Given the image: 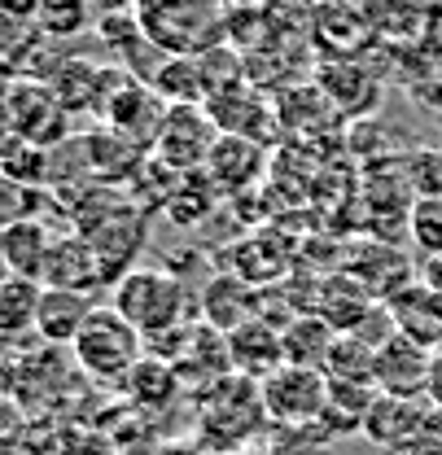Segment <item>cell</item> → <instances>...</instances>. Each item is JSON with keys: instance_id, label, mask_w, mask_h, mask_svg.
I'll use <instances>...</instances> for the list:
<instances>
[{"instance_id": "1", "label": "cell", "mask_w": 442, "mask_h": 455, "mask_svg": "<svg viewBox=\"0 0 442 455\" xmlns=\"http://www.w3.org/2000/svg\"><path fill=\"white\" fill-rule=\"evenodd\" d=\"M110 307L141 333V338H166L184 324H193V293L180 272L171 267H132L114 284Z\"/></svg>"}, {"instance_id": "2", "label": "cell", "mask_w": 442, "mask_h": 455, "mask_svg": "<svg viewBox=\"0 0 442 455\" xmlns=\"http://www.w3.org/2000/svg\"><path fill=\"white\" fill-rule=\"evenodd\" d=\"M263 425H268L263 390L250 377L232 372L197 395V443L211 455L250 451V438H259Z\"/></svg>"}, {"instance_id": "3", "label": "cell", "mask_w": 442, "mask_h": 455, "mask_svg": "<svg viewBox=\"0 0 442 455\" xmlns=\"http://www.w3.org/2000/svg\"><path fill=\"white\" fill-rule=\"evenodd\" d=\"M136 22L163 57H202L223 44V0H141Z\"/></svg>"}, {"instance_id": "4", "label": "cell", "mask_w": 442, "mask_h": 455, "mask_svg": "<svg viewBox=\"0 0 442 455\" xmlns=\"http://www.w3.org/2000/svg\"><path fill=\"white\" fill-rule=\"evenodd\" d=\"M70 359H75V368H79L88 381L118 386V390H123V381L132 377V368L145 359V338L106 302V307H97V311L88 315V324L79 329V338L70 346Z\"/></svg>"}, {"instance_id": "5", "label": "cell", "mask_w": 442, "mask_h": 455, "mask_svg": "<svg viewBox=\"0 0 442 455\" xmlns=\"http://www.w3.org/2000/svg\"><path fill=\"white\" fill-rule=\"evenodd\" d=\"M0 114L9 123V136H22V140L44 145V149H53L70 132V114L57 101L53 84L31 79V75H13L0 88Z\"/></svg>"}, {"instance_id": "6", "label": "cell", "mask_w": 442, "mask_h": 455, "mask_svg": "<svg viewBox=\"0 0 442 455\" xmlns=\"http://www.w3.org/2000/svg\"><path fill=\"white\" fill-rule=\"evenodd\" d=\"M263 407L277 429H316L329 407V377L320 368H293L285 363L263 386Z\"/></svg>"}, {"instance_id": "7", "label": "cell", "mask_w": 442, "mask_h": 455, "mask_svg": "<svg viewBox=\"0 0 442 455\" xmlns=\"http://www.w3.org/2000/svg\"><path fill=\"white\" fill-rule=\"evenodd\" d=\"M215 140H220V127L206 106H171L149 154L175 175H193V171H206Z\"/></svg>"}, {"instance_id": "8", "label": "cell", "mask_w": 442, "mask_h": 455, "mask_svg": "<svg viewBox=\"0 0 442 455\" xmlns=\"http://www.w3.org/2000/svg\"><path fill=\"white\" fill-rule=\"evenodd\" d=\"M79 236L92 245L106 284H118L132 267H141L136 259H141V250H145V215H141V211L127 202V193H123L110 211L88 228V232H79Z\"/></svg>"}, {"instance_id": "9", "label": "cell", "mask_w": 442, "mask_h": 455, "mask_svg": "<svg viewBox=\"0 0 442 455\" xmlns=\"http://www.w3.org/2000/svg\"><path fill=\"white\" fill-rule=\"evenodd\" d=\"M166 110H171V106H166L145 79L127 75V79L110 92V101H106L101 118H106V127H110V132L127 136L132 145L154 149V140H158V132H163V123H166Z\"/></svg>"}, {"instance_id": "10", "label": "cell", "mask_w": 442, "mask_h": 455, "mask_svg": "<svg viewBox=\"0 0 442 455\" xmlns=\"http://www.w3.org/2000/svg\"><path fill=\"white\" fill-rule=\"evenodd\" d=\"M346 276L359 284L368 298H377V302H390L407 284L421 281L412 254L398 250V245H390V241H364V245H355L346 254Z\"/></svg>"}, {"instance_id": "11", "label": "cell", "mask_w": 442, "mask_h": 455, "mask_svg": "<svg viewBox=\"0 0 442 455\" xmlns=\"http://www.w3.org/2000/svg\"><path fill=\"white\" fill-rule=\"evenodd\" d=\"M373 386L390 398H430L434 386V350L407 341L394 333L390 341L377 346V363H373Z\"/></svg>"}, {"instance_id": "12", "label": "cell", "mask_w": 442, "mask_h": 455, "mask_svg": "<svg viewBox=\"0 0 442 455\" xmlns=\"http://www.w3.org/2000/svg\"><path fill=\"white\" fill-rule=\"evenodd\" d=\"M123 79H127V70H118V61L101 66L92 57H66L49 84H53L57 101L66 106V114H101Z\"/></svg>"}, {"instance_id": "13", "label": "cell", "mask_w": 442, "mask_h": 455, "mask_svg": "<svg viewBox=\"0 0 442 455\" xmlns=\"http://www.w3.org/2000/svg\"><path fill=\"white\" fill-rule=\"evenodd\" d=\"M430 407H434V398H390V395H382L373 403L368 420H364V438L390 455H416V443H421V429H425Z\"/></svg>"}, {"instance_id": "14", "label": "cell", "mask_w": 442, "mask_h": 455, "mask_svg": "<svg viewBox=\"0 0 442 455\" xmlns=\"http://www.w3.org/2000/svg\"><path fill=\"white\" fill-rule=\"evenodd\" d=\"M228 359L237 377H250L263 386L272 372L285 368V329L272 324L268 315H254L250 324L228 333Z\"/></svg>"}, {"instance_id": "15", "label": "cell", "mask_w": 442, "mask_h": 455, "mask_svg": "<svg viewBox=\"0 0 442 455\" xmlns=\"http://www.w3.org/2000/svg\"><path fill=\"white\" fill-rule=\"evenodd\" d=\"M197 315H202V324L220 329L228 338L232 329H241L254 315H263V289H254L245 276H232V272L211 276L206 289L197 293Z\"/></svg>"}, {"instance_id": "16", "label": "cell", "mask_w": 442, "mask_h": 455, "mask_svg": "<svg viewBox=\"0 0 442 455\" xmlns=\"http://www.w3.org/2000/svg\"><path fill=\"white\" fill-rule=\"evenodd\" d=\"M40 284H44V289L92 293V289L106 284V276H101V263H97L92 245H88L79 232H61V236H53V250H49V259H44Z\"/></svg>"}, {"instance_id": "17", "label": "cell", "mask_w": 442, "mask_h": 455, "mask_svg": "<svg viewBox=\"0 0 442 455\" xmlns=\"http://www.w3.org/2000/svg\"><path fill=\"white\" fill-rule=\"evenodd\" d=\"M390 320H394V333H403L407 341L425 346V350H438L442 346V293L430 289L425 281L407 284L398 298L386 302Z\"/></svg>"}, {"instance_id": "18", "label": "cell", "mask_w": 442, "mask_h": 455, "mask_svg": "<svg viewBox=\"0 0 442 455\" xmlns=\"http://www.w3.org/2000/svg\"><path fill=\"white\" fill-rule=\"evenodd\" d=\"M377 307H382V302H377V298H368V293L350 281L346 272H333V276H325V281H316L311 311L329 324L337 338H342V333H359V329H364V320H368Z\"/></svg>"}, {"instance_id": "19", "label": "cell", "mask_w": 442, "mask_h": 455, "mask_svg": "<svg viewBox=\"0 0 442 455\" xmlns=\"http://www.w3.org/2000/svg\"><path fill=\"white\" fill-rule=\"evenodd\" d=\"M97 311L92 293H75V289H44L40 284V302H36V338L44 346H75L79 329L88 324V315Z\"/></svg>"}, {"instance_id": "20", "label": "cell", "mask_w": 442, "mask_h": 455, "mask_svg": "<svg viewBox=\"0 0 442 455\" xmlns=\"http://www.w3.org/2000/svg\"><path fill=\"white\" fill-rule=\"evenodd\" d=\"M53 250V232L40 220L0 228V281H36L44 276V259Z\"/></svg>"}, {"instance_id": "21", "label": "cell", "mask_w": 442, "mask_h": 455, "mask_svg": "<svg viewBox=\"0 0 442 455\" xmlns=\"http://www.w3.org/2000/svg\"><path fill=\"white\" fill-rule=\"evenodd\" d=\"M263 145L254 140H241V136H220L211 158H206V180L220 188V193H245L259 175H263Z\"/></svg>"}, {"instance_id": "22", "label": "cell", "mask_w": 442, "mask_h": 455, "mask_svg": "<svg viewBox=\"0 0 442 455\" xmlns=\"http://www.w3.org/2000/svg\"><path fill=\"white\" fill-rule=\"evenodd\" d=\"M180 390H184V381H180L175 363L154 359V355H145V359L132 368V377L123 381V395L132 398V407H145V411H154V407H163V403H175Z\"/></svg>"}, {"instance_id": "23", "label": "cell", "mask_w": 442, "mask_h": 455, "mask_svg": "<svg viewBox=\"0 0 442 455\" xmlns=\"http://www.w3.org/2000/svg\"><path fill=\"white\" fill-rule=\"evenodd\" d=\"M333 341H337V333L316 311L293 315L285 324V363H293V368H320L325 372V359H329Z\"/></svg>"}, {"instance_id": "24", "label": "cell", "mask_w": 442, "mask_h": 455, "mask_svg": "<svg viewBox=\"0 0 442 455\" xmlns=\"http://www.w3.org/2000/svg\"><path fill=\"white\" fill-rule=\"evenodd\" d=\"M36 27H40L44 40L66 44V40H75V36H84V31L97 27V9L88 0H40Z\"/></svg>"}, {"instance_id": "25", "label": "cell", "mask_w": 442, "mask_h": 455, "mask_svg": "<svg viewBox=\"0 0 442 455\" xmlns=\"http://www.w3.org/2000/svg\"><path fill=\"white\" fill-rule=\"evenodd\" d=\"M373 363H377V350L368 341H359L355 333H342L325 359V377L333 386H373Z\"/></svg>"}, {"instance_id": "26", "label": "cell", "mask_w": 442, "mask_h": 455, "mask_svg": "<svg viewBox=\"0 0 442 455\" xmlns=\"http://www.w3.org/2000/svg\"><path fill=\"white\" fill-rule=\"evenodd\" d=\"M36 302L40 284L36 281H0V341H18L36 329Z\"/></svg>"}, {"instance_id": "27", "label": "cell", "mask_w": 442, "mask_h": 455, "mask_svg": "<svg viewBox=\"0 0 442 455\" xmlns=\"http://www.w3.org/2000/svg\"><path fill=\"white\" fill-rule=\"evenodd\" d=\"M0 175H13V180H22L31 188H44L53 180V158H49L44 145H31L22 136H9L0 145Z\"/></svg>"}, {"instance_id": "28", "label": "cell", "mask_w": 442, "mask_h": 455, "mask_svg": "<svg viewBox=\"0 0 442 455\" xmlns=\"http://www.w3.org/2000/svg\"><path fill=\"white\" fill-rule=\"evenodd\" d=\"M407 241L421 254V263L442 259V193H416L407 215Z\"/></svg>"}, {"instance_id": "29", "label": "cell", "mask_w": 442, "mask_h": 455, "mask_svg": "<svg viewBox=\"0 0 442 455\" xmlns=\"http://www.w3.org/2000/svg\"><path fill=\"white\" fill-rule=\"evenodd\" d=\"M215 197H220V188L206 180V171H193V175L180 180L175 197L166 202V215H171L180 228H193V224L206 220V211H215Z\"/></svg>"}, {"instance_id": "30", "label": "cell", "mask_w": 442, "mask_h": 455, "mask_svg": "<svg viewBox=\"0 0 442 455\" xmlns=\"http://www.w3.org/2000/svg\"><path fill=\"white\" fill-rule=\"evenodd\" d=\"M40 44H44V36H40V27L31 18H4L0 13V66L18 70Z\"/></svg>"}, {"instance_id": "31", "label": "cell", "mask_w": 442, "mask_h": 455, "mask_svg": "<svg viewBox=\"0 0 442 455\" xmlns=\"http://www.w3.org/2000/svg\"><path fill=\"white\" fill-rule=\"evenodd\" d=\"M40 202H44V188H31V184H22L13 175H0V228L36 220Z\"/></svg>"}, {"instance_id": "32", "label": "cell", "mask_w": 442, "mask_h": 455, "mask_svg": "<svg viewBox=\"0 0 442 455\" xmlns=\"http://www.w3.org/2000/svg\"><path fill=\"white\" fill-rule=\"evenodd\" d=\"M57 455H118V447H114L110 429H97V425L75 420V425H61V447H57Z\"/></svg>"}, {"instance_id": "33", "label": "cell", "mask_w": 442, "mask_h": 455, "mask_svg": "<svg viewBox=\"0 0 442 455\" xmlns=\"http://www.w3.org/2000/svg\"><path fill=\"white\" fill-rule=\"evenodd\" d=\"M31 429V411L22 398H13L9 390H0V455H18L22 438Z\"/></svg>"}, {"instance_id": "34", "label": "cell", "mask_w": 442, "mask_h": 455, "mask_svg": "<svg viewBox=\"0 0 442 455\" xmlns=\"http://www.w3.org/2000/svg\"><path fill=\"white\" fill-rule=\"evenodd\" d=\"M268 455H329V443L316 429H277Z\"/></svg>"}, {"instance_id": "35", "label": "cell", "mask_w": 442, "mask_h": 455, "mask_svg": "<svg viewBox=\"0 0 442 455\" xmlns=\"http://www.w3.org/2000/svg\"><path fill=\"white\" fill-rule=\"evenodd\" d=\"M154 455H211V451H206L197 438H163Z\"/></svg>"}, {"instance_id": "36", "label": "cell", "mask_w": 442, "mask_h": 455, "mask_svg": "<svg viewBox=\"0 0 442 455\" xmlns=\"http://www.w3.org/2000/svg\"><path fill=\"white\" fill-rule=\"evenodd\" d=\"M36 9H40V0H0L4 18H31L36 22Z\"/></svg>"}, {"instance_id": "37", "label": "cell", "mask_w": 442, "mask_h": 455, "mask_svg": "<svg viewBox=\"0 0 442 455\" xmlns=\"http://www.w3.org/2000/svg\"><path fill=\"white\" fill-rule=\"evenodd\" d=\"M88 4L97 9V18H106V13H136L141 0H88Z\"/></svg>"}, {"instance_id": "38", "label": "cell", "mask_w": 442, "mask_h": 455, "mask_svg": "<svg viewBox=\"0 0 442 455\" xmlns=\"http://www.w3.org/2000/svg\"><path fill=\"white\" fill-rule=\"evenodd\" d=\"M434 377H442V346L434 350Z\"/></svg>"}, {"instance_id": "39", "label": "cell", "mask_w": 442, "mask_h": 455, "mask_svg": "<svg viewBox=\"0 0 442 455\" xmlns=\"http://www.w3.org/2000/svg\"><path fill=\"white\" fill-rule=\"evenodd\" d=\"M237 455H254V451H237Z\"/></svg>"}]
</instances>
